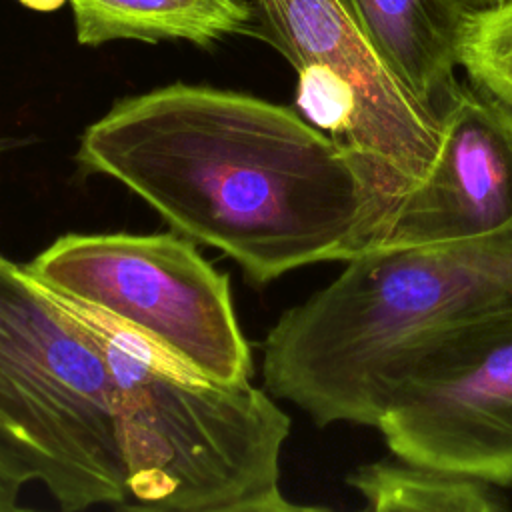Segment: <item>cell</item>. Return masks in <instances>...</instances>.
<instances>
[{
	"label": "cell",
	"instance_id": "obj_11",
	"mask_svg": "<svg viewBox=\"0 0 512 512\" xmlns=\"http://www.w3.org/2000/svg\"><path fill=\"white\" fill-rule=\"evenodd\" d=\"M370 512H506L490 488L404 462H370L348 476Z\"/></svg>",
	"mask_w": 512,
	"mask_h": 512
},
{
	"label": "cell",
	"instance_id": "obj_3",
	"mask_svg": "<svg viewBox=\"0 0 512 512\" xmlns=\"http://www.w3.org/2000/svg\"><path fill=\"white\" fill-rule=\"evenodd\" d=\"M56 296L106 360L128 498L198 512L280 488L290 416L268 390L208 378L108 314Z\"/></svg>",
	"mask_w": 512,
	"mask_h": 512
},
{
	"label": "cell",
	"instance_id": "obj_18",
	"mask_svg": "<svg viewBox=\"0 0 512 512\" xmlns=\"http://www.w3.org/2000/svg\"><path fill=\"white\" fill-rule=\"evenodd\" d=\"M6 512H38V510H30V508H22V506H12V508H8Z\"/></svg>",
	"mask_w": 512,
	"mask_h": 512
},
{
	"label": "cell",
	"instance_id": "obj_8",
	"mask_svg": "<svg viewBox=\"0 0 512 512\" xmlns=\"http://www.w3.org/2000/svg\"><path fill=\"white\" fill-rule=\"evenodd\" d=\"M440 128L428 176L398 202L372 250L468 240L512 222V118L458 84Z\"/></svg>",
	"mask_w": 512,
	"mask_h": 512
},
{
	"label": "cell",
	"instance_id": "obj_10",
	"mask_svg": "<svg viewBox=\"0 0 512 512\" xmlns=\"http://www.w3.org/2000/svg\"><path fill=\"white\" fill-rule=\"evenodd\" d=\"M76 40L100 46L114 40H182L210 48L234 36L258 40L250 0H68Z\"/></svg>",
	"mask_w": 512,
	"mask_h": 512
},
{
	"label": "cell",
	"instance_id": "obj_14",
	"mask_svg": "<svg viewBox=\"0 0 512 512\" xmlns=\"http://www.w3.org/2000/svg\"><path fill=\"white\" fill-rule=\"evenodd\" d=\"M26 484H30L26 476L0 452V512L18 504V496Z\"/></svg>",
	"mask_w": 512,
	"mask_h": 512
},
{
	"label": "cell",
	"instance_id": "obj_7",
	"mask_svg": "<svg viewBox=\"0 0 512 512\" xmlns=\"http://www.w3.org/2000/svg\"><path fill=\"white\" fill-rule=\"evenodd\" d=\"M250 4L258 40L276 48L296 72L340 88L358 110L366 174L378 210L372 250L398 202L428 176L442 142L440 120L392 76L342 0Z\"/></svg>",
	"mask_w": 512,
	"mask_h": 512
},
{
	"label": "cell",
	"instance_id": "obj_1",
	"mask_svg": "<svg viewBox=\"0 0 512 512\" xmlns=\"http://www.w3.org/2000/svg\"><path fill=\"white\" fill-rule=\"evenodd\" d=\"M174 232L218 248L268 286L318 262L370 250L378 212L352 156L294 108L174 82L116 100L76 150Z\"/></svg>",
	"mask_w": 512,
	"mask_h": 512
},
{
	"label": "cell",
	"instance_id": "obj_4",
	"mask_svg": "<svg viewBox=\"0 0 512 512\" xmlns=\"http://www.w3.org/2000/svg\"><path fill=\"white\" fill-rule=\"evenodd\" d=\"M0 452L62 512L130 500L106 360L64 302L2 250Z\"/></svg>",
	"mask_w": 512,
	"mask_h": 512
},
{
	"label": "cell",
	"instance_id": "obj_15",
	"mask_svg": "<svg viewBox=\"0 0 512 512\" xmlns=\"http://www.w3.org/2000/svg\"><path fill=\"white\" fill-rule=\"evenodd\" d=\"M16 2H20L22 6L36 10V12H54V10L62 8L68 0H16Z\"/></svg>",
	"mask_w": 512,
	"mask_h": 512
},
{
	"label": "cell",
	"instance_id": "obj_12",
	"mask_svg": "<svg viewBox=\"0 0 512 512\" xmlns=\"http://www.w3.org/2000/svg\"><path fill=\"white\" fill-rule=\"evenodd\" d=\"M458 66L476 94L512 118V0L468 12Z\"/></svg>",
	"mask_w": 512,
	"mask_h": 512
},
{
	"label": "cell",
	"instance_id": "obj_9",
	"mask_svg": "<svg viewBox=\"0 0 512 512\" xmlns=\"http://www.w3.org/2000/svg\"><path fill=\"white\" fill-rule=\"evenodd\" d=\"M404 90L440 120L456 90L468 8L458 0H342Z\"/></svg>",
	"mask_w": 512,
	"mask_h": 512
},
{
	"label": "cell",
	"instance_id": "obj_17",
	"mask_svg": "<svg viewBox=\"0 0 512 512\" xmlns=\"http://www.w3.org/2000/svg\"><path fill=\"white\" fill-rule=\"evenodd\" d=\"M462 6H466L468 10H478V8H486V6H494L498 2H504V0H458Z\"/></svg>",
	"mask_w": 512,
	"mask_h": 512
},
{
	"label": "cell",
	"instance_id": "obj_6",
	"mask_svg": "<svg viewBox=\"0 0 512 512\" xmlns=\"http://www.w3.org/2000/svg\"><path fill=\"white\" fill-rule=\"evenodd\" d=\"M376 430L404 464L512 486V310L422 360L392 392Z\"/></svg>",
	"mask_w": 512,
	"mask_h": 512
},
{
	"label": "cell",
	"instance_id": "obj_16",
	"mask_svg": "<svg viewBox=\"0 0 512 512\" xmlns=\"http://www.w3.org/2000/svg\"><path fill=\"white\" fill-rule=\"evenodd\" d=\"M30 140L26 138H0V152H6V150H12V148H20V146H26Z\"/></svg>",
	"mask_w": 512,
	"mask_h": 512
},
{
	"label": "cell",
	"instance_id": "obj_5",
	"mask_svg": "<svg viewBox=\"0 0 512 512\" xmlns=\"http://www.w3.org/2000/svg\"><path fill=\"white\" fill-rule=\"evenodd\" d=\"M24 268L44 288L108 314L208 378L246 382L254 376L230 276L188 236L68 232Z\"/></svg>",
	"mask_w": 512,
	"mask_h": 512
},
{
	"label": "cell",
	"instance_id": "obj_2",
	"mask_svg": "<svg viewBox=\"0 0 512 512\" xmlns=\"http://www.w3.org/2000/svg\"><path fill=\"white\" fill-rule=\"evenodd\" d=\"M510 310L512 222L468 240L368 250L274 322L264 386L320 428H376L422 360Z\"/></svg>",
	"mask_w": 512,
	"mask_h": 512
},
{
	"label": "cell",
	"instance_id": "obj_13",
	"mask_svg": "<svg viewBox=\"0 0 512 512\" xmlns=\"http://www.w3.org/2000/svg\"><path fill=\"white\" fill-rule=\"evenodd\" d=\"M112 512H166V510H156V508H148V506H140V504H120L114 506ZM198 512H340V510H332V508H324V506H306V504H296L292 500H288L280 488L270 490V492H262L226 506H218V508H208V510H198ZM352 512H370L368 506L360 508V510H352Z\"/></svg>",
	"mask_w": 512,
	"mask_h": 512
}]
</instances>
